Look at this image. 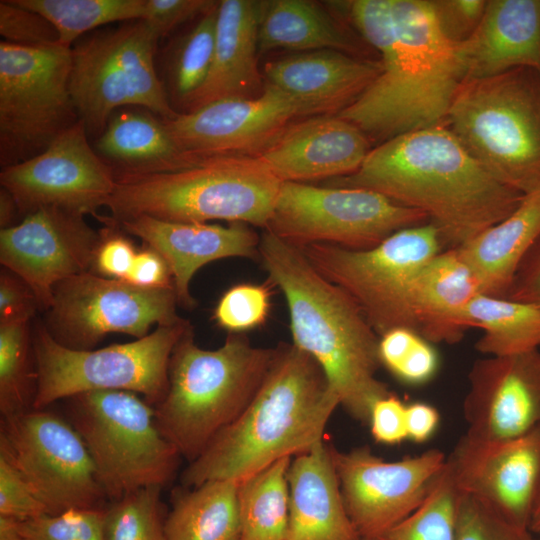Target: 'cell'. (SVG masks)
Segmentation results:
<instances>
[{
	"label": "cell",
	"mask_w": 540,
	"mask_h": 540,
	"mask_svg": "<svg viewBox=\"0 0 540 540\" xmlns=\"http://www.w3.org/2000/svg\"><path fill=\"white\" fill-rule=\"evenodd\" d=\"M345 6L379 53L382 69L337 116L380 143L446 124L465 69L459 43L444 32L432 1L353 0Z\"/></svg>",
	"instance_id": "cell-1"
},
{
	"label": "cell",
	"mask_w": 540,
	"mask_h": 540,
	"mask_svg": "<svg viewBox=\"0 0 540 540\" xmlns=\"http://www.w3.org/2000/svg\"><path fill=\"white\" fill-rule=\"evenodd\" d=\"M329 184L372 190L419 210L448 248L464 245L503 220L524 197L496 180L446 124L380 143L358 170Z\"/></svg>",
	"instance_id": "cell-2"
},
{
	"label": "cell",
	"mask_w": 540,
	"mask_h": 540,
	"mask_svg": "<svg viewBox=\"0 0 540 540\" xmlns=\"http://www.w3.org/2000/svg\"><path fill=\"white\" fill-rule=\"evenodd\" d=\"M339 405L319 363L293 344H279L251 403L188 463L182 486L242 481L282 458L308 452L324 441L326 425Z\"/></svg>",
	"instance_id": "cell-3"
},
{
	"label": "cell",
	"mask_w": 540,
	"mask_h": 540,
	"mask_svg": "<svg viewBox=\"0 0 540 540\" xmlns=\"http://www.w3.org/2000/svg\"><path fill=\"white\" fill-rule=\"evenodd\" d=\"M258 260L285 297L292 344L319 363L347 413L369 424L375 402L391 394L377 378L380 336L356 302L300 248L265 230Z\"/></svg>",
	"instance_id": "cell-4"
},
{
	"label": "cell",
	"mask_w": 540,
	"mask_h": 540,
	"mask_svg": "<svg viewBox=\"0 0 540 540\" xmlns=\"http://www.w3.org/2000/svg\"><path fill=\"white\" fill-rule=\"evenodd\" d=\"M106 203L116 222L145 215L206 223L225 220L266 228L282 181L258 157L209 155L170 171L114 173Z\"/></svg>",
	"instance_id": "cell-5"
},
{
	"label": "cell",
	"mask_w": 540,
	"mask_h": 540,
	"mask_svg": "<svg viewBox=\"0 0 540 540\" xmlns=\"http://www.w3.org/2000/svg\"><path fill=\"white\" fill-rule=\"evenodd\" d=\"M277 353L228 333L215 350L198 346L191 326L175 345L168 389L154 406L159 430L188 463L233 423L261 387Z\"/></svg>",
	"instance_id": "cell-6"
},
{
	"label": "cell",
	"mask_w": 540,
	"mask_h": 540,
	"mask_svg": "<svg viewBox=\"0 0 540 540\" xmlns=\"http://www.w3.org/2000/svg\"><path fill=\"white\" fill-rule=\"evenodd\" d=\"M446 125L500 183L524 195L540 189V71L465 80Z\"/></svg>",
	"instance_id": "cell-7"
},
{
	"label": "cell",
	"mask_w": 540,
	"mask_h": 540,
	"mask_svg": "<svg viewBox=\"0 0 540 540\" xmlns=\"http://www.w3.org/2000/svg\"><path fill=\"white\" fill-rule=\"evenodd\" d=\"M64 400L67 420L84 441L109 502L174 479L182 457L144 398L102 390Z\"/></svg>",
	"instance_id": "cell-8"
},
{
	"label": "cell",
	"mask_w": 540,
	"mask_h": 540,
	"mask_svg": "<svg viewBox=\"0 0 540 540\" xmlns=\"http://www.w3.org/2000/svg\"><path fill=\"white\" fill-rule=\"evenodd\" d=\"M191 326L184 319L158 326L132 342L74 350L55 341L42 320H35L32 342L37 386L33 408L44 409L58 400L102 390L140 394L150 405H157L168 389L172 351Z\"/></svg>",
	"instance_id": "cell-9"
},
{
	"label": "cell",
	"mask_w": 540,
	"mask_h": 540,
	"mask_svg": "<svg viewBox=\"0 0 540 540\" xmlns=\"http://www.w3.org/2000/svg\"><path fill=\"white\" fill-rule=\"evenodd\" d=\"M160 37L144 21L103 29L71 47L70 93L87 134H102L116 108L134 105L175 118L154 55Z\"/></svg>",
	"instance_id": "cell-10"
},
{
	"label": "cell",
	"mask_w": 540,
	"mask_h": 540,
	"mask_svg": "<svg viewBox=\"0 0 540 540\" xmlns=\"http://www.w3.org/2000/svg\"><path fill=\"white\" fill-rule=\"evenodd\" d=\"M442 247L438 229L425 222L401 229L365 250L321 243L300 249L321 275L356 302L381 336L397 327L417 331L410 305L413 281Z\"/></svg>",
	"instance_id": "cell-11"
},
{
	"label": "cell",
	"mask_w": 540,
	"mask_h": 540,
	"mask_svg": "<svg viewBox=\"0 0 540 540\" xmlns=\"http://www.w3.org/2000/svg\"><path fill=\"white\" fill-rule=\"evenodd\" d=\"M71 47L0 43V165L44 152L80 119L69 79Z\"/></svg>",
	"instance_id": "cell-12"
},
{
	"label": "cell",
	"mask_w": 540,
	"mask_h": 540,
	"mask_svg": "<svg viewBox=\"0 0 540 540\" xmlns=\"http://www.w3.org/2000/svg\"><path fill=\"white\" fill-rule=\"evenodd\" d=\"M427 220L372 190L282 182L265 230L298 248L321 243L365 250Z\"/></svg>",
	"instance_id": "cell-13"
},
{
	"label": "cell",
	"mask_w": 540,
	"mask_h": 540,
	"mask_svg": "<svg viewBox=\"0 0 540 540\" xmlns=\"http://www.w3.org/2000/svg\"><path fill=\"white\" fill-rule=\"evenodd\" d=\"M0 455L23 476L47 514L103 509L109 502L81 436L47 408L1 417Z\"/></svg>",
	"instance_id": "cell-14"
},
{
	"label": "cell",
	"mask_w": 540,
	"mask_h": 540,
	"mask_svg": "<svg viewBox=\"0 0 540 540\" xmlns=\"http://www.w3.org/2000/svg\"><path fill=\"white\" fill-rule=\"evenodd\" d=\"M175 289L142 288L124 280L85 272L54 288L42 320L52 338L74 350H91L107 335L145 337L153 325L182 322Z\"/></svg>",
	"instance_id": "cell-15"
},
{
	"label": "cell",
	"mask_w": 540,
	"mask_h": 540,
	"mask_svg": "<svg viewBox=\"0 0 540 540\" xmlns=\"http://www.w3.org/2000/svg\"><path fill=\"white\" fill-rule=\"evenodd\" d=\"M347 514L363 540L385 533L424 502L444 471L447 456L438 449L385 461L368 446L339 451L330 446Z\"/></svg>",
	"instance_id": "cell-16"
},
{
	"label": "cell",
	"mask_w": 540,
	"mask_h": 540,
	"mask_svg": "<svg viewBox=\"0 0 540 540\" xmlns=\"http://www.w3.org/2000/svg\"><path fill=\"white\" fill-rule=\"evenodd\" d=\"M115 183L113 168L91 147L80 120L44 152L0 173L1 187L11 193L22 217L44 207L97 217Z\"/></svg>",
	"instance_id": "cell-17"
},
{
	"label": "cell",
	"mask_w": 540,
	"mask_h": 540,
	"mask_svg": "<svg viewBox=\"0 0 540 540\" xmlns=\"http://www.w3.org/2000/svg\"><path fill=\"white\" fill-rule=\"evenodd\" d=\"M85 216L44 207L0 230V263L27 282L40 311L52 305L57 284L93 268L101 235Z\"/></svg>",
	"instance_id": "cell-18"
},
{
	"label": "cell",
	"mask_w": 540,
	"mask_h": 540,
	"mask_svg": "<svg viewBox=\"0 0 540 540\" xmlns=\"http://www.w3.org/2000/svg\"><path fill=\"white\" fill-rule=\"evenodd\" d=\"M305 116L310 114L303 104L266 82L257 97L219 100L163 122L185 154L255 156Z\"/></svg>",
	"instance_id": "cell-19"
},
{
	"label": "cell",
	"mask_w": 540,
	"mask_h": 540,
	"mask_svg": "<svg viewBox=\"0 0 540 540\" xmlns=\"http://www.w3.org/2000/svg\"><path fill=\"white\" fill-rule=\"evenodd\" d=\"M447 466L460 492L529 530L540 494V427L501 442L462 436L447 456Z\"/></svg>",
	"instance_id": "cell-20"
},
{
	"label": "cell",
	"mask_w": 540,
	"mask_h": 540,
	"mask_svg": "<svg viewBox=\"0 0 540 540\" xmlns=\"http://www.w3.org/2000/svg\"><path fill=\"white\" fill-rule=\"evenodd\" d=\"M466 438L501 442L540 427V349L476 360L463 401Z\"/></svg>",
	"instance_id": "cell-21"
},
{
	"label": "cell",
	"mask_w": 540,
	"mask_h": 540,
	"mask_svg": "<svg viewBox=\"0 0 540 540\" xmlns=\"http://www.w3.org/2000/svg\"><path fill=\"white\" fill-rule=\"evenodd\" d=\"M370 140L337 115L290 123L255 156L282 182L335 179L354 173L370 152Z\"/></svg>",
	"instance_id": "cell-22"
},
{
	"label": "cell",
	"mask_w": 540,
	"mask_h": 540,
	"mask_svg": "<svg viewBox=\"0 0 540 540\" xmlns=\"http://www.w3.org/2000/svg\"><path fill=\"white\" fill-rule=\"evenodd\" d=\"M117 224L165 259L172 273L178 305L186 309L196 306L190 283L202 266L231 257L259 259L261 236L245 223L222 226L170 222L140 215Z\"/></svg>",
	"instance_id": "cell-23"
},
{
	"label": "cell",
	"mask_w": 540,
	"mask_h": 540,
	"mask_svg": "<svg viewBox=\"0 0 540 540\" xmlns=\"http://www.w3.org/2000/svg\"><path fill=\"white\" fill-rule=\"evenodd\" d=\"M380 60L331 49L293 53L268 62L266 82L295 98L310 116L337 115L381 72Z\"/></svg>",
	"instance_id": "cell-24"
},
{
	"label": "cell",
	"mask_w": 540,
	"mask_h": 540,
	"mask_svg": "<svg viewBox=\"0 0 540 540\" xmlns=\"http://www.w3.org/2000/svg\"><path fill=\"white\" fill-rule=\"evenodd\" d=\"M264 1L219 2L213 60L201 87L183 105L186 112L228 98H254L264 88L258 70V31Z\"/></svg>",
	"instance_id": "cell-25"
},
{
	"label": "cell",
	"mask_w": 540,
	"mask_h": 540,
	"mask_svg": "<svg viewBox=\"0 0 540 540\" xmlns=\"http://www.w3.org/2000/svg\"><path fill=\"white\" fill-rule=\"evenodd\" d=\"M459 46L465 80L520 67L540 71V0L487 1L479 25Z\"/></svg>",
	"instance_id": "cell-26"
},
{
	"label": "cell",
	"mask_w": 540,
	"mask_h": 540,
	"mask_svg": "<svg viewBox=\"0 0 540 540\" xmlns=\"http://www.w3.org/2000/svg\"><path fill=\"white\" fill-rule=\"evenodd\" d=\"M285 540H362L341 496L330 445L324 441L292 458Z\"/></svg>",
	"instance_id": "cell-27"
},
{
	"label": "cell",
	"mask_w": 540,
	"mask_h": 540,
	"mask_svg": "<svg viewBox=\"0 0 540 540\" xmlns=\"http://www.w3.org/2000/svg\"><path fill=\"white\" fill-rule=\"evenodd\" d=\"M479 293L481 286L458 249L440 251L413 281L410 305L418 333L432 344L459 342L470 328L468 306Z\"/></svg>",
	"instance_id": "cell-28"
},
{
	"label": "cell",
	"mask_w": 540,
	"mask_h": 540,
	"mask_svg": "<svg viewBox=\"0 0 540 540\" xmlns=\"http://www.w3.org/2000/svg\"><path fill=\"white\" fill-rule=\"evenodd\" d=\"M540 237V189L525 194L503 220L458 247L482 293L506 297L514 276Z\"/></svg>",
	"instance_id": "cell-29"
},
{
	"label": "cell",
	"mask_w": 540,
	"mask_h": 540,
	"mask_svg": "<svg viewBox=\"0 0 540 540\" xmlns=\"http://www.w3.org/2000/svg\"><path fill=\"white\" fill-rule=\"evenodd\" d=\"M96 151L108 164H114V173L176 170L196 158L178 148L163 120L131 110L110 118L96 142Z\"/></svg>",
	"instance_id": "cell-30"
},
{
	"label": "cell",
	"mask_w": 540,
	"mask_h": 540,
	"mask_svg": "<svg viewBox=\"0 0 540 540\" xmlns=\"http://www.w3.org/2000/svg\"><path fill=\"white\" fill-rule=\"evenodd\" d=\"M275 49L297 52L331 49L353 55L359 45L320 5L305 0L264 1L259 54Z\"/></svg>",
	"instance_id": "cell-31"
},
{
	"label": "cell",
	"mask_w": 540,
	"mask_h": 540,
	"mask_svg": "<svg viewBox=\"0 0 540 540\" xmlns=\"http://www.w3.org/2000/svg\"><path fill=\"white\" fill-rule=\"evenodd\" d=\"M235 480L176 489L165 519L166 540H242Z\"/></svg>",
	"instance_id": "cell-32"
},
{
	"label": "cell",
	"mask_w": 540,
	"mask_h": 540,
	"mask_svg": "<svg viewBox=\"0 0 540 540\" xmlns=\"http://www.w3.org/2000/svg\"><path fill=\"white\" fill-rule=\"evenodd\" d=\"M471 327L482 330L475 349L485 356H510L540 349V306L479 293L467 309Z\"/></svg>",
	"instance_id": "cell-33"
},
{
	"label": "cell",
	"mask_w": 540,
	"mask_h": 540,
	"mask_svg": "<svg viewBox=\"0 0 540 540\" xmlns=\"http://www.w3.org/2000/svg\"><path fill=\"white\" fill-rule=\"evenodd\" d=\"M292 457L282 458L239 481L242 540H285L289 516L287 473Z\"/></svg>",
	"instance_id": "cell-34"
},
{
	"label": "cell",
	"mask_w": 540,
	"mask_h": 540,
	"mask_svg": "<svg viewBox=\"0 0 540 540\" xmlns=\"http://www.w3.org/2000/svg\"><path fill=\"white\" fill-rule=\"evenodd\" d=\"M38 12L56 28L59 44L71 47L82 34L117 21L143 19L146 0H12Z\"/></svg>",
	"instance_id": "cell-35"
},
{
	"label": "cell",
	"mask_w": 540,
	"mask_h": 540,
	"mask_svg": "<svg viewBox=\"0 0 540 540\" xmlns=\"http://www.w3.org/2000/svg\"><path fill=\"white\" fill-rule=\"evenodd\" d=\"M37 377L31 321L0 324V412L33 409Z\"/></svg>",
	"instance_id": "cell-36"
},
{
	"label": "cell",
	"mask_w": 540,
	"mask_h": 540,
	"mask_svg": "<svg viewBox=\"0 0 540 540\" xmlns=\"http://www.w3.org/2000/svg\"><path fill=\"white\" fill-rule=\"evenodd\" d=\"M159 486H149L110 501L104 508L106 540H166L167 513Z\"/></svg>",
	"instance_id": "cell-37"
},
{
	"label": "cell",
	"mask_w": 540,
	"mask_h": 540,
	"mask_svg": "<svg viewBox=\"0 0 540 540\" xmlns=\"http://www.w3.org/2000/svg\"><path fill=\"white\" fill-rule=\"evenodd\" d=\"M457 498L458 489L446 463L419 508L372 540H454Z\"/></svg>",
	"instance_id": "cell-38"
},
{
	"label": "cell",
	"mask_w": 540,
	"mask_h": 540,
	"mask_svg": "<svg viewBox=\"0 0 540 540\" xmlns=\"http://www.w3.org/2000/svg\"><path fill=\"white\" fill-rule=\"evenodd\" d=\"M218 6L199 18L193 28L178 41L171 55V85L183 105L201 87L210 71Z\"/></svg>",
	"instance_id": "cell-39"
},
{
	"label": "cell",
	"mask_w": 540,
	"mask_h": 540,
	"mask_svg": "<svg viewBox=\"0 0 540 540\" xmlns=\"http://www.w3.org/2000/svg\"><path fill=\"white\" fill-rule=\"evenodd\" d=\"M0 540H106L103 509H75L24 520L0 517Z\"/></svg>",
	"instance_id": "cell-40"
},
{
	"label": "cell",
	"mask_w": 540,
	"mask_h": 540,
	"mask_svg": "<svg viewBox=\"0 0 540 540\" xmlns=\"http://www.w3.org/2000/svg\"><path fill=\"white\" fill-rule=\"evenodd\" d=\"M378 351L381 365L409 385L428 383L439 369L433 344L411 328L397 327L382 334Z\"/></svg>",
	"instance_id": "cell-41"
},
{
	"label": "cell",
	"mask_w": 540,
	"mask_h": 540,
	"mask_svg": "<svg viewBox=\"0 0 540 540\" xmlns=\"http://www.w3.org/2000/svg\"><path fill=\"white\" fill-rule=\"evenodd\" d=\"M270 283H240L220 297L213 320L229 333H244L263 325L271 309Z\"/></svg>",
	"instance_id": "cell-42"
},
{
	"label": "cell",
	"mask_w": 540,
	"mask_h": 540,
	"mask_svg": "<svg viewBox=\"0 0 540 540\" xmlns=\"http://www.w3.org/2000/svg\"><path fill=\"white\" fill-rule=\"evenodd\" d=\"M454 540H537L525 528L498 515L477 498L458 490Z\"/></svg>",
	"instance_id": "cell-43"
},
{
	"label": "cell",
	"mask_w": 540,
	"mask_h": 540,
	"mask_svg": "<svg viewBox=\"0 0 540 540\" xmlns=\"http://www.w3.org/2000/svg\"><path fill=\"white\" fill-rule=\"evenodd\" d=\"M0 34L7 42L26 47L60 45L58 32L48 19L12 0L0 2Z\"/></svg>",
	"instance_id": "cell-44"
},
{
	"label": "cell",
	"mask_w": 540,
	"mask_h": 540,
	"mask_svg": "<svg viewBox=\"0 0 540 540\" xmlns=\"http://www.w3.org/2000/svg\"><path fill=\"white\" fill-rule=\"evenodd\" d=\"M104 224L99 231L101 239L96 251L93 268L104 277L125 280L130 272L137 250L124 236L120 226L111 217L97 216Z\"/></svg>",
	"instance_id": "cell-45"
},
{
	"label": "cell",
	"mask_w": 540,
	"mask_h": 540,
	"mask_svg": "<svg viewBox=\"0 0 540 540\" xmlns=\"http://www.w3.org/2000/svg\"><path fill=\"white\" fill-rule=\"evenodd\" d=\"M44 513L45 507L23 476L0 455V517L24 520Z\"/></svg>",
	"instance_id": "cell-46"
},
{
	"label": "cell",
	"mask_w": 540,
	"mask_h": 540,
	"mask_svg": "<svg viewBox=\"0 0 540 540\" xmlns=\"http://www.w3.org/2000/svg\"><path fill=\"white\" fill-rule=\"evenodd\" d=\"M212 0H146L143 19L162 38L178 25L214 9Z\"/></svg>",
	"instance_id": "cell-47"
},
{
	"label": "cell",
	"mask_w": 540,
	"mask_h": 540,
	"mask_svg": "<svg viewBox=\"0 0 540 540\" xmlns=\"http://www.w3.org/2000/svg\"><path fill=\"white\" fill-rule=\"evenodd\" d=\"M40 311L32 288L20 276L2 267L0 272V324L31 321Z\"/></svg>",
	"instance_id": "cell-48"
},
{
	"label": "cell",
	"mask_w": 540,
	"mask_h": 540,
	"mask_svg": "<svg viewBox=\"0 0 540 540\" xmlns=\"http://www.w3.org/2000/svg\"><path fill=\"white\" fill-rule=\"evenodd\" d=\"M438 20L447 36L456 43L468 39L479 25L486 0L432 1Z\"/></svg>",
	"instance_id": "cell-49"
},
{
	"label": "cell",
	"mask_w": 540,
	"mask_h": 540,
	"mask_svg": "<svg viewBox=\"0 0 540 540\" xmlns=\"http://www.w3.org/2000/svg\"><path fill=\"white\" fill-rule=\"evenodd\" d=\"M369 425L377 442L401 443L408 439L406 405L392 393L379 399L371 409Z\"/></svg>",
	"instance_id": "cell-50"
},
{
	"label": "cell",
	"mask_w": 540,
	"mask_h": 540,
	"mask_svg": "<svg viewBox=\"0 0 540 540\" xmlns=\"http://www.w3.org/2000/svg\"><path fill=\"white\" fill-rule=\"evenodd\" d=\"M124 281L142 288H174L167 262L156 250L147 245L137 252L133 266Z\"/></svg>",
	"instance_id": "cell-51"
},
{
	"label": "cell",
	"mask_w": 540,
	"mask_h": 540,
	"mask_svg": "<svg viewBox=\"0 0 540 540\" xmlns=\"http://www.w3.org/2000/svg\"><path fill=\"white\" fill-rule=\"evenodd\" d=\"M505 298L540 306V237L521 262Z\"/></svg>",
	"instance_id": "cell-52"
},
{
	"label": "cell",
	"mask_w": 540,
	"mask_h": 540,
	"mask_svg": "<svg viewBox=\"0 0 540 540\" xmlns=\"http://www.w3.org/2000/svg\"><path fill=\"white\" fill-rule=\"evenodd\" d=\"M440 415L437 409L425 402L406 405V424L408 439L423 443L431 438L438 428Z\"/></svg>",
	"instance_id": "cell-53"
},
{
	"label": "cell",
	"mask_w": 540,
	"mask_h": 540,
	"mask_svg": "<svg viewBox=\"0 0 540 540\" xmlns=\"http://www.w3.org/2000/svg\"><path fill=\"white\" fill-rule=\"evenodd\" d=\"M20 216L17 204L11 193L1 187L0 189V227L6 229L16 225L15 220Z\"/></svg>",
	"instance_id": "cell-54"
},
{
	"label": "cell",
	"mask_w": 540,
	"mask_h": 540,
	"mask_svg": "<svg viewBox=\"0 0 540 540\" xmlns=\"http://www.w3.org/2000/svg\"><path fill=\"white\" fill-rule=\"evenodd\" d=\"M529 530L532 534L540 535V494L531 517Z\"/></svg>",
	"instance_id": "cell-55"
},
{
	"label": "cell",
	"mask_w": 540,
	"mask_h": 540,
	"mask_svg": "<svg viewBox=\"0 0 540 540\" xmlns=\"http://www.w3.org/2000/svg\"><path fill=\"white\" fill-rule=\"evenodd\" d=\"M537 540H540V539H537Z\"/></svg>",
	"instance_id": "cell-56"
},
{
	"label": "cell",
	"mask_w": 540,
	"mask_h": 540,
	"mask_svg": "<svg viewBox=\"0 0 540 540\" xmlns=\"http://www.w3.org/2000/svg\"><path fill=\"white\" fill-rule=\"evenodd\" d=\"M363 540V539H362Z\"/></svg>",
	"instance_id": "cell-57"
}]
</instances>
